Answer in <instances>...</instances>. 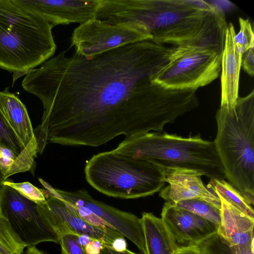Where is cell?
Returning a JSON list of instances; mask_svg holds the SVG:
<instances>
[{
	"mask_svg": "<svg viewBox=\"0 0 254 254\" xmlns=\"http://www.w3.org/2000/svg\"><path fill=\"white\" fill-rule=\"evenodd\" d=\"M0 209L26 247L47 242L59 243L58 234L37 204L3 184L0 186Z\"/></svg>",
	"mask_w": 254,
	"mask_h": 254,
	"instance_id": "9c48e42d",
	"label": "cell"
},
{
	"mask_svg": "<svg viewBox=\"0 0 254 254\" xmlns=\"http://www.w3.org/2000/svg\"><path fill=\"white\" fill-rule=\"evenodd\" d=\"M214 8L203 0H100L95 18L110 24L140 23L152 40L177 46L199 31Z\"/></svg>",
	"mask_w": 254,
	"mask_h": 254,
	"instance_id": "7a4b0ae2",
	"label": "cell"
},
{
	"mask_svg": "<svg viewBox=\"0 0 254 254\" xmlns=\"http://www.w3.org/2000/svg\"><path fill=\"white\" fill-rule=\"evenodd\" d=\"M53 26L38 14L0 0V67L26 74L55 53Z\"/></svg>",
	"mask_w": 254,
	"mask_h": 254,
	"instance_id": "277c9868",
	"label": "cell"
},
{
	"mask_svg": "<svg viewBox=\"0 0 254 254\" xmlns=\"http://www.w3.org/2000/svg\"><path fill=\"white\" fill-rule=\"evenodd\" d=\"M45 19L53 27L85 22L95 18L100 0H14Z\"/></svg>",
	"mask_w": 254,
	"mask_h": 254,
	"instance_id": "7c38bea8",
	"label": "cell"
},
{
	"mask_svg": "<svg viewBox=\"0 0 254 254\" xmlns=\"http://www.w3.org/2000/svg\"></svg>",
	"mask_w": 254,
	"mask_h": 254,
	"instance_id": "8d00e7d4",
	"label": "cell"
},
{
	"mask_svg": "<svg viewBox=\"0 0 254 254\" xmlns=\"http://www.w3.org/2000/svg\"><path fill=\"white\" fill-rule=\"evenodd\" d=\"M175 254H203L196 245L179 247Z\"/></svg>",
	"mask_w": 254,
	"mask_h": 254,
	"instance_id": "4dcf8cb0",
	"label": "cell"
},
{
	"mask_svg": "<svg viewBox=\"0 0 254 254\" xmlns=\"http://www.w3.org/2000/svg\"><path fill=\"white\" fill-rule=\"evenodd\" d=\"M161 216L176 242L184 246L196 245L217 232L214 224L172 203L165 202Z\"/></svg>",
	"mask_w": 254,
	"mask_h": 254,
	"instance_id": "5bb4252c",
	"label": "cell"
},
{
	"mask_svg": "<svg viewBox=\"0 0 254 254\" xmlns=\"http://www.w3.org/2000/svg\"><path fill=\"white\" fill-rule=\"evenodd\" d=\"M208 186L210 190L235 208L254 219L253 205L225 180L210 179Z\"/></svg>",
	"mask_w": 254,
	"mask_h": 254,
	"instance_id": "d6986e66",
	"label": "cell"
},
{
	"mask_svg": "<svg viewBox=\"0 0 254 254\" xmlns=\"http://www.w3.org/2000/svg\"><path fill=\"white\" fill-rule=\"evenodd\" d=\"M152 39L146 27L138 22L110 24L96 18L80 24L71 37L76 54L87 59L138 42Z\"/></svg>",
	"mask_w": 254,
	"mask_h": 254,
	"instance_id": "ba28073f",
	"label": "cell"
},
{
	"mask_svg": "<svg viewBox=\"0 0 254 254\" xmlns=\"http://www.w3.org/2000/svg\"><path fill=\"white\" fill-rule=\"evenodd\" d=\"M114 150L163 168H185L198 171L210 179H226L214 142L198 134L185 137L163 131L151 132L125 138Z\"/></svg>",
	"mask_w": 254,
	"mask_h": 254,
	"instance_id": "5b68a950",
	"label": "cell"
},
{
	"mask_svg": "<svg viewBox=\"0 0 254 254\" xmlns=\"http://www.w3.org/2000/svg\"><path fill=\"white\" fill-rule=\"evenodd\" d=\"M85 178L107 196L133 199L152 195L165 185L163 167L114 150L93 155L86 163Z\"/></svg>",
	"mask_w": 254,
	"mask_h": 254,
	"instance_id": "8992f818",
	"label": "cell"
},
{
	"mask_svg": "<svg viewBox=\"0 0 254 254\" xmlns=\"http://www.w3.org/2000/svg\"><path fill=\"white\" fill-rule=\"evenodd\" d=\"M173 48L148 39L90 59L63 51L28 71L22 86L44 108L38 141L97 147L128 137L131 125L124 102L168 61Z\"/></svg>",
	"mask_w": 254,
	"mask_h": 254,
	"instance_id": "6da1fadb",
	"label": "cell"
},
{
	"mask_svg": "<svg viewBox=\"0 0 254 254\" xmlns=\"http://www.w3.org/2000/svg\"><path fill=\"white\" fill-rule=\"evenodd\" d=\"M101 254H140L135 253L130 250L127 249L123 252H117L114 251L110 247L104 245L103 248L101 251Z\"/></svg>",
	"mask_w": 254,
	"mask_h": 254,
	"instance_id": "d6a6232c",
	"label": "cell"
},
{
	"mask_svg": "<svg viewBox=\"0 0 254 254\" xmlns=\"http://www.w3.org/2000/svg\"><path fill=\"white\" fill-rule=\"evenodd\" d=\"M240 31L234 36L236 48L243 56L249 49L254 47V35L250 21L239 17Z\"/></svg>",
	"mask_w": 254,
	"mask_h": 254,
	"instance_id": "603a6c76",
	"label": "cell"
},
{
	"mask_svg": "<svg viewBox=\"0 0 254 254\" xmlns=\"http://www.w3.org/2000/svg\"><path fill=\"white\" fill-rule=\"evenodd\" d=\"M18 155L10 149L0 146V172L3 181L14 174L20 173Z\"/></svg>",
	"mask_w": 254,
	"mask_h": 254,
	"instance_id": "d4e9b609",
	"label": "cell"
},
{
	"mask_svg": "<svg viewBox=\"0 0 254 254\" xmlns=\"http://www.w3.org/2000/svg\"><path fill=\"white\" fill-rule=\"evenodd\" d=\"M254 47L249 49L242 56V67L250 75L254 74Z\"/></svg>",
	"mask_w": 254,
	"mask_h": 254,
	"instance_id": "f1b7e54d",
	"label": "cell"
},
{
	"mask_svg": "<svg viewBox=\"0 0 254 254\" xmlns=\"http://www.w3.org/2000/svg\"><path fill=\"white\" fill-rule=\"evenodd\" d=\"M140 218L146 254H175L179 246L161 218L143 212Z\"/></svg>",
	"mask_w": 254,
	"mask_h": 254,
	"instance_id": "ac0fdd59",
	"label": "cell"
},
{
	"mask_svg": "<svg viewBox=\"0 0 254 254\" xmlns=\"http://www.w3.org/2000/svg\"><path fill=\"white\" fill-rule=\"evenodd\" d=\"M222 51L211 48L177 51L173 47L168 61L151 81L168 89L196 91L218 77Z\"/></svg>",
	"mask_w": 254,
	"mask_h": 254,
	"instance_id": "52a82bcc",
	"label": "cell"
},
{
	"mask_svg": "<svg viewBox=\"0 0 254 254\" xmlns=\"http://www.w3.org/2000/svg\"><path fill=\"white\" fill-rule=\"evenodd\" d=\"M3 178L2 175L0 172V186L2 184V182H3Z\"/></svg>",
	"mask_w": 254,
	"mask_h": 254,
	"instance_id": "d590c367",
	"label": "cell"
},
{
	"mask_svg": "<svg viewBox=\"0 0 254 254\" xmlns=\"http://www.w3.org/2000/svg\"><path fill=\"white\" fill-rule=\"evenodd\" d=\"M0 110L24 149L37 155L38 145L26 107L8 88L0 91Z\"/></svg>",
	"mask_w": 254,
	"mask_h": 254,
	"instance_id": "2e32d148",
	"label": "cell"
},
{
	"mask_svg": "<svg viewBox=\"0 0 254 254\" xmlns=\"http://www.w3.org/2000/svg\"><path fill=\"white\" fill-rule=\"evenodd\" d=\"M73 206L77 214L88 223L94 226L101 228L113 229L104 220L92 212L89 208L82 206Z\"/></svg>",
	"mask_w": 254,
	"mask_h": 254,
	"instance_id": "83f0119b",
	"label": "cell"
},
{
	"mask_svg": "<svg viewBox=\"0 0 254 254\" xmlns=\"http://www.w3.org/2000/svg\"><path fill=\"white\" fill-rule=\"evenodd\" d=\"M219 197L221 201V220L217 233L235 246H244L253 241L254 219Z\"/></svg>",
	"mask_w": 254,
	"mask_h": 254,
	"instance_id": "e0dca14e",
	"label": "cell"
},
{
	"mask_svg": "<svg viewBox=\"0 0 254 254\" xmlns=\"http://www.w3.org/2000/svg\"><path fill=\"white\" fill-rule=\"evenodd\" d=\"M25 247L0 209V254H22Z\"/></svg>",
	"mask_w": 254,
	"mask_h": 254,
	"instance_id": "7402d4cb",
	"label": "cell"
},
{
	"mask_svg": "<svg viewBox=\"0 0 254 254\" xmlns=\"http://www.w3.org/2000/svg\"><path fill=\"white\" fill-rule=\"evenodd\" d=\"M236 32L229 23L226 29L221 62L220 106H234L239 97V84L242 55L235 46Z\"/></svg>",
	"mask_w": 254,
	"mask_h": 254,
	"instance_id": "9a60e30c",
	"label": "cell"
},
{
	"mask_svg": "<svg viewBox=\"0 0 254 254\" xmlns=\"http://www.w3.org/2000/svg\"><path fill=\"white\" fill-rule=\"evenodd\" d=\"M39 181L52 195L73 206H82L89 208L112 228L129 239L142 254H146L140 218L137 216L95 199L84 189L73 191H66L54 188L41 179H39Z\"/></svg>",
	"mask_w": 254,
	"mask_h": 254,
	"instance_id": "30bf717a",
	"label": "cell"
},
{
	"mask_svg": "<svg viewBox=\"0 0 254 254\" xmlns=\"http://www.w3.org/2000/svg\"><path fill=\"white\" fill-rule=\"evenodd\" d=\"M25 254H46L35 247H28Z\"/></svg>",
	"mask_w": 254,
	"mask_h": 254,
	"instance_id": "e575fe53",
	"label": "cell"
},
{
	"mask_svg": "<svg viewBox=\"0 0 254 254\" xmlns=\"http://www.w3.org/2000/svg\"><path fill=\"white\" fill-rule=\"evenodd\" d=\"M125 237H119L112 242L111 248L117 252H123L127 249V243Z\"/></svg>",
	"mask_w": 254,
	"mask_h": 254,
	"instance_id": "1f68e13d",
	"label": "cell"
},
{
	"mask_svg": "<svg viewBox=\"0 0 254 254\" xmlns=\"http://www.w3.org/2000/svg\"><path fill=\"white\" fill-rule=\"evenodd\" d=\"M46 201L37 204L39 210L58 234L87 235L100 240L104 245L111 247L116 238L124 237L116 230L94 226L80 217L73 206L43 189Z\"/></svg>",
	"mask_w": 254,
	"mask_h": 254,
	"instance_id": "8fae6325",
	"label": "cell"
},
{
	"mask_svg": "<svg viewBox=\"0 0 254 254\" xmlns=\"http://www.w3.org/2000/svg\"><path fill=\"white\" fill-rule=\"evenodd\" d=\"M196 246L203 254H254V241L244 246H235L217 232Z\"/></svg>",
	"mask_w": 254,
	"mask_h": 254,
	"instance_id": "ffe728a7",
	"label": "cell"
},
{
	"mask_svg": "<svg viewBox=\"0 0 254 254\" xmlns=\"http://www.w3.org/2000/svg\"><path fill=\"white\" fill-rule=\"evenodd\" d=\"M173 204L212 222L217 227L220 223V209L205 200L192 199L180 201Z\"/></svg>",
	"mask_w": 254,
	"mask_h": 254,
	"instance_id": "44dd1931",
	"label": "cell"
},
{
	"mask_svg": "<svg viewBox=\"0 0 254 254\" xmlns=\"http://www.w3.org/2000/svg\"><path fill=\"white\" fill-rule=\"evenodd\" d=\"M104 244L99 240L93 239L84 248L86 254H101Z\"/></svg>",
	"mask_w": 254,
	"mask_h": 254,
	"instance_id": "f546056e",
	"label": "cell"
},
{
	"mask_svg": "<svg viewBox=\"0 0 254 254\" xmlns=\"http://www.w3.org/2000/svg\"><path fill=\"white\" fill-rule=\"evenodd\" d=\"M2 184L11 187L22 196L37 204H42L46 201L43 189H38L29 182L14 183L5 180Z\"/></svg>",
	"mask_w": 254,
	"mask_h": 254,
	"instance_id": "484cf974",
	"label": "cell"
},
{
	"mask_svg": "<svg viewBox=\"0 0 254 254\" xmlns=\"http://www.w3.org/2000/svg\"><path fill=\"white\" fill-rule=\"evenodd\" d=\"M77 236L64 234L59 237L62 254H86L83 247L78 243Z\"/></svg>",
	"mask_w": 254,
	"mask_h": 254,
	"instance_id": "4316f807",
	"label": "cell"
},
{
	"mask_svg": "<svg viewBox=\"0 0 254 254\" xmlns=\"http://www.w3.org/2000/svg\"><path fill=\"white\" fill-rule=\"evenodd\" d=\"M0 146L12 150L19 155L24 147L9 126L0 110Z\"/></svg>",
	"mask_w": 254,
	"mask_h": 254,
	"instance_id": "cb8c5ba5",
	"label": "cell"
},
{
	"mask_svg": "<svg viewBox=\"0 0 254 254\" xmlns=\"http://www.w3.org/2000/svg\"><path fill=\"white\" fill-rule=\"evenodd\" d=\"M78 243L83 247V248L93 239L87 235H79L77 236Z\"/></svg>",
	"mask_w": 254,
	"mask_h": 254,
	"instance_id": "836d02e7",
	"label": "cell"
},
{
	"mask_svg": "<svg viewBox=\"0 0 254 254\" xmlns=\"http://www.w3.org/2000/svg\"><path fill=\"white\" fill-rule=\"evenodd\" d=\"M213 141L226 179L254 205V91L234 106H220Z\"/></svg>",
	"mask_w": 254,
	"mask_h": 254,
	"instance_id": "3957f363",
	"label": "cell"
},
{
	"mask_svg": "<svg viewBox=\"0 0 254 254\" xmlns=\"http://www.w3.org/2000/svg\"><path fill=\"white\" fill-rule=\"evenodd\" d=\"M163 174L168 185L159 191V196L166 202L176 203L184 200L200 199L221 208L220 198L204 186L200 172L185 168L168 167L163 168Z\"/></svg>",
	"mask_w": 254,
	"mask_h": 254,
	"instance_id": "4fadbf2b",
	"label": "cell"
}]
</instances>
